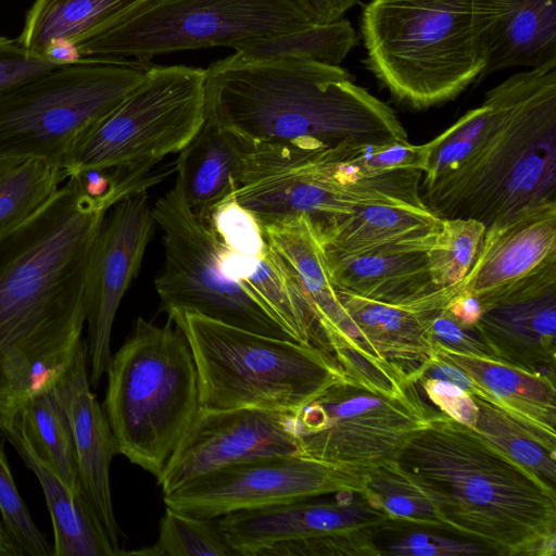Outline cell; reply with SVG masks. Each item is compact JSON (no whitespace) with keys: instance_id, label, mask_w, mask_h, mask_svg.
I'll return each mask as SVG.
<instances>
[{"instance_id":"7402d4cb","label":"cell","mask_w":556,"mask_h":556,"mask_svg":"<svg viewBox=\"0 0 556 556\" xmlns=\"http://www.w3.org/2000/svg\"><path fill=\"white\" fill-rule=\"evenodd\" d=\"M552 261H556V203L485 227L477 258L459 282L460 293L479 303Z\"/></svg>"},{"instance_id":"cb8c5ba5","label":"cell","mask_w":556,"mask_h":556,"mask_svg":"<svg viewBox=\"0 0 556 556\" xmlns=\"http://www.w3.org/2000/svg\"><path fill=\"white\" fill-rule=\"evenodd\" d=\"M435 356L460 369L488 399L544 441L556 444L555 378L494 356L464 353L434 342ZM478 396V395H477Z\"/></svg>"},{"instance_id":"5b68a950","label":"cell","mask_w":556,"mask_h":556,"mask_svg":"<svg viewBox=\"0 0 556 556\" xmlns=\"http://www.w3.org/2000/svg\"><path fill=\"white\" fill-rule=\"evenodd\" d=\"M501 0H369L366 64L400 103L426 110L483 76Z\"/></svg>"},{"instance_id":"b9f144b4","label":"cell","mask_w":556,"mask_h":556,"mask_svg":"<svg viewBox=\"0 0 556 556\" xmlns=\"http://www.w3.org/2000/svg\"><path fill=\"white\" fill-rule=\"evenodd\" d=\"M417 384L421 386L438 410L464 425L475 427L478 408L470 393L455 383L429 377H421Z\"/></svg>"},{"instance_id":"f35d334b","label":"cell","mask_w":556,"mask_h":556,"mask_svg":"<svg viewBox=\"0 0 556 556\" xmlns=\"http://www.w3.org/2000/svg\"><path fill=\"white\" fill-rule=\"evenodd\" d=\"M0 515L14 555L51 556L52 547L35 525L14 482L0 440Z\"/></svg>"},{"instance_id":"ba28073f","label":"cell","mask_w":556,"mask_h":556,"mask_svg":"<svg viewBox=\"0 0 556 556\" xmlns=\"http://www.w3.org/2000/svg\"><path fill=\"white\" fill-rule=\"evenodd\" d=\"M151 64L79 59L0 93V160L37 159L64 169L79 142Z\"/></svg>"},{"instance_id":"4fadbf2b","label":"cell","mask_w":556,"mask_h":556,"mask_svg":"<svg viewBox=\"0 0 556 556\" xmlns=\"http://www.w3.org/2000/svg\"><path fill=\"white\" fill-rule=\"evenodd\" d=\"M163 231L164 267L154 280L163 312L187 311L256 333L293 339L222 266V243L191 212L176 179L152 206ZM296 341V340H295Z\"/></svg>"},{"instance_id":"d590c367","label":"cell","mask_w":556,"mask_h":556,"mask_svg":"<svg viewBox=\"0 0 556 556\" xmlns=\"http://www.w3.org/2000/svg\"><path fill=\"white\" fill-rule=\"evenodd\" d=\"M485 225L472 218H443L427 252L428 270L435 287L459 283L479 253Z\"/></svg>"},{"instance_id":"8d00e7d4","label":"cell","mask_w":556,"mask_h":556,"mask_svg":"<svg viewBox=\"0 0 556 556\" xmlns=\"http://www.w3.org/2000/svg\"><path fill=\"white\" fill-rule=\"evenodd\" d=\"M367 492L391 519L428 529H441L434 508L396 460L368 472Z\"/></svg>"},{"instance_id":"52a82bcc","label":"cell","mask_w":556,"mask_h":556,"mask_svg":"<svg viewBox=\"0 0 556 556\" xmlns=\"http://www.w3.org/2000/svg\"><path fill=\"white\" fill-rule=\"evenodd\" d=\"M199 377L200 408L296 413L345 371L327 351L235 327L199 313L170 311Z\"/></svg>"},{"instance_id":"e0dca14e","label":"cell","mask_w":556,"mask_h":556,"mask_svg":"<svg viewBox=\"0 0 556 556\" xmlns=\"http://www.w3.org/2000/svg\"><path fill=\"white\" fill-rule=\"evenodd\" d=\"M156 223L147 191L108 212L98 240L88 290L89 383L97 388L111 359L113 323L124 294L137 276Z\"/></svg>"},{"instance_id":"e575fe53","label":"cell","mask_w":556,"mask_h":556,"mask_svg":"<svg viewBox=\"0 0 556 556\" xmlns=\"http://www.w3.org/2000/svg\"><path fill=\"white\" fill-rule=\"evenodd\" d=\"M123 555L237 556L222 532L217 518L207 519L165 506L159 536L151 546Z\"/></svg>"},{"instance_id":"1f68e13d","label":"cell","mask_w":556,"mask_h":556,"mask_svg":"<svg viewBox=\"0 0 556 556\" xmlns=\"http://www.w3.org/2000/svg\"><path fill=\"white\" fill-rule=\"evenodd\" d=\"M356 45V33L346 18L313 23L290 33L243 42L235 53L252 60L299 59L341 65Z\"/></svg>"},{"instance_id":"ac0fdd59","label":"cell","mask_w":556,"mask_h":556,"mask_svg":"<svg viewBox=\"0 0 556 556\" xmlns=\"http://www.w3.org/2000/svg\"><path fill=\"white\" fill-rule=\"evenodd\" d=\"M294 415L262 408H200L156 478L163 495L227 465L262 456L301 454Z\"/></svg>"},{"instance_id":"8992f818","label":"cell","mask_w":556,"mask_h":556,"mask_svg":"<svg viewBox=\"0 0 556 556\" xmlns=\"http://www.w3.org/2000/svg\"><path fill=\"white\" fill-rule=\"evenodd\" d=\"M105 374L102 408L118 454L159 478L200 410L186 337L169 318L157 326L138 317Z\"/></svg>"},{"instance_id":"d6986e66","label":"cell","mask_w":556,"mask_h":556,"mask_svg":"<svg viewBox=\"0 0 556 556\" xmlns=\"http://www.w3.org/2000/svg\"><path fill=\"white\" fill-rule=\"evenodd\" d=\"M478 304L472 327L494 357L555 378L556 261Z\"/></svg>"},{"instance_id":"74e56055","label":"cell","mask_w":556,"mask_h":556,"mask_svg":"<svg viewBox=\"0 0 556 556\" xmlns=\"http://www.w3.org/2000/svg\"><path fill=\"white\" fill-rule=\"evenodd\" d=\"M490 117V108L480 106L466 112L439 136L426 142L427 166L420 188L455 170L481 141Z\"/></svg>"},{"instance_id":"f6af8a7d","label":"cell","mask_w":556,"mask_h":556,"mask_svg":"<svg viewBox=\"0 0 556 556\" xmlns=\"http://www.w3.org/2000/svg\"><path fill=\"white\" fill-rule=\"evenodd\" d=\"M10 555H14V552L0 520V556Z\"/></svg>"},{"instance_id":"44dd1931","label":"cell","mask_w":556,"mask_h":556,"mask_svg":"<svg viewBox=\"0 0 556 556\" xmlns=\"http://www.w3.org/2000/svg\"><path fill=\"white\" fill-rule=\"evenodd\" d=\"M52 390L71 425L79 488L99 516L113 545L123 551L119 547L122 531L114 515L110 482L111 464L118 452L102 405L91 391L86 342Z\"/></svg>"},{"instance_id":"2e32d148","label":"cell","mask_w":556,"mask_h":556,"mask_svg":"<svg viewBox=\"0 0 556 556\" xmlns=\"http://www.w3.org/2000/svg\"><path fill=\"white\" fill-rule=\"evenodd\" d=\"M372 367L389 382L417 383L435 357L431 325L459 293V283L383 302L338 289Z\"/></svg>"},{"instance_id":"d4e9b609","label":"cell","mask_w":556,"mask_h":556,"mask_svg":"<svg viewBox=\"0 0 556 556\" xmlns=\"http://www.w3.org/2000/svg\"><path fill=\"white\" fill-rule=\"evenodd\" d=\"M434 237L354 254L325 249L332 281L338 289L383 302L437 288L431 282L427 263V252Z\"/></svg>"},{"instance_id":"4dcf8cb0","label":"cell","mask_w":556,"mask_h":556,"mask_svg":"<svg viewBox=\"0 0 556 556\" xmlns=\"http://www.w3.org/2000/svg\"><path fill=\"white\" fill-rule=\"evenodd\" d=\"M15 410L37 456L59 475L72 492L80 493L71 425L53 390L28 397Z\"/></svg>"},{"instance_id":"f546056e","label":"cell","mask_w":556,"mask_h":556,"mask_svg":"<svg viewBox=\"0 0 556 556\" xmlns=\"http://www.w3.org/2000/svg\"><path fill=\"white\" fill-rule=\"evenodd\" d=\"M442 219L428 208L368 205L321 235L327 251L354 254L434 237Z\"/></svg>"},{"instance_id":"ab89813d","label":"cell","mask_w":556,"mask_h":556,"mask_svg":"<svg viewBox=\"0 0 556 556\" xmlns=\"http://www.w3.org/2000/svg\"><path fill=\"white\" fill-rule=\"evenodd\" d=\"M410 525V523H409ZM408 525L401 520L390 519L378 530L377 535L387 536L377 542L380 555L413 556H465L490 554L481 545L466 539H453L428 528ZM376 535V536H377Z\"/></svg>"},{"instance_id":"4316f807","label":"cell","mask_w":556,"mask_h":556,"mask_svg":"<svg viewBox=\"0 0 556 556\" xmlns=\"http://www.w3.org/2000/svg\"><path fill=\"white\" fill-rule=\"evenodd\" d=\"M220 256L225 274L258 301L294 340L327 351L295 277L267 240L252 252L233 251L222 243Z\"/></svg>"},{"instance_id":"83f0119b","label":"cell","mask_w":556,"mask_h":556,"mask_svg":"<svg viewBox=\"0 0 556 556\" xmlns=\"http://www.w3.org/2000/svg\"><path fill=\"white\" fill-rule=\"evenodd\" d=\"M150 1L35 0L16 40L34 54L71 62L72 49L84 38Z\"/></svg>"},{"instance_id":"d6a6232c","label":"cell","mask_w":556,"mask_h":556,"mask_svg":"<svg viewBox=\"0 0 556 556\" xmlns=\"http://www.w3.org/2000/svg\"><path fill=\"white\" fill-rule=\"evenodd\" d=\"M67 177L63 168L41 160H0V235L38 211Z\"/></svg>"},{"instance_id":"9a60e30c","label":"cell","mask_w":556,"mask_h":556,"mask_svg":"<svg viewBox=\"0 0 556 556\" xmlns=\"http://www.w3.org/2000/svg\"><path fill=\"white\" fill-rule=\"evenodd\" d=\"M390 516L366 492L343 491L217 518L237 556H256L281 541L334 538L352 544L359 555H380L379 528Z\"/></svg>"},{"instance_id":"836d02e7","label":"cell","mask_w":556,"mask_h":556,"mask_svg":"<svg viewBox=\"0 0 556 556\" xmlns=\"http://www.w3.org/2000/svg\"><path fill=\"white\" fill-rule=\"evenodd\" d=\"M472 399L478 408L473 429L547 483L556 486V444H551L534 434L494 402L477 395H472Z\"/></svg>"},{"instance_id":"9c48e42d","label":"cell","mask_w":556,"mask_h":556,"mask_svg":"<svg viewBox=\"0 0 556 556\" xmlns=\"http://www.w3.org/2000/svg\"><path fill=\"white\" fill-rule=\"evenodd\" d=\"M314 22L294 0H152L91 33L70 60L151 64L161 54L243 42L305 28Z\"/></svg>"},{"instance_id":"8fae6325","label":"cell","mask_w":556,"mask_h":556,"mask_svg":"<svg viewBox=\"0 0 556 556\" xmlns=\"http://www.w3.org/2000/svg\"><path fill=\"white\" fill-rule=\"evenodd\" d=\"M416 387L391 390L345 372L295 413L300 453L365 475L396 460L431 410Z\"/></svg>"},{"instance_id":"30bf717a","label":"cell","mask_w":556,"mask_h":556,"mask_svg":"<svg viewBox=\"0 0 556 556\" xmlns=\"http://www.w3.org/2000/svg\"><path fill=\"white\" fill-rule=\"evenodd\" d=\"M205 75L201 67L151 64L75 148L67 176L115 168L151 173L178 153L206 119Z\"/></svg>"},{"instance_id":"5bb4252c","label":"cell","mask_w":556,"mask_h":556,"mask_svg":"<svg viewBox=\"0 0 556 556\" xmlns=\"http://www.w3.org/2000/svg\"><path fill=\"white\" fill-rule=\"evenodd\" d=\"M368 475L302 454L262 456L201 475L164 495L165 506L216 519L343 491H367Z\"/></svg>"},{"instance_id":"484cf974","label":"cell","mask_w":556,"mask_h":556,"mask_svg":"<svg viewBox=\"0 0 556 556\" xmlns=\"http://www.w3.org/2000/svg\"><path fill=\"white\" fill-rule=\"evenodd\" d=\"M250 146L244 137L206 117L178 152L176 179L187 205L203 224L208 225L215 210L230 200Z\"/></svg>"},{"instance_id":"7a4b0ae2","label":"cell","mask_w":556,"mask_h":556,"mask_svg":"<svg viewBox=\"0 0 556 556\" xmlns=\"http://www.w3.org/2000/svg\"><path fill=\"white\" fill-rule=\"evenodd\" d=\"M205 71L206 117L252 143L350 159L371 147L408 141L395 112L341 65L233 53Z\"/></svg>"},{"instance_id":"7bdbcfd3","label":"cell","mask_w":556,"mask_h":556,"mask_svg":"<svg viewBox=\"0 0 556 556\" xmlns=\"http://www.w3.org/2000/svg\"><path fill=\"white\" fill-rule=\"evenodd\" d=\"M448 305L432 320L434 342L464 353L493 356L473 327L458 320Z\"/></svg>"},{"instance_id":"f1b7e54d","label":"cell","mask_w":556,"mask_h":556,"mask_svg":"<svg viewBox=\"0 0 556 556\" xmlns=\"http://www.w3.org/2000/svg\"><path fill=\"white\" fill-rule=\"evenodd\" d=\"M556 64V0H501L483 76Z\"/></svg>"},{"instance_id":"277c9868","label":"cell","mask_w":556,"mask_h":556,"mask_svg":"<svg viewBox=\"0 0 556 556\" xmlns=\"http://www.w3.org/2000/svg\"><path fill=\"white\" fill-rule=\"evenodd\" d=\"M483 102L490 117L477 148L420 194L441 219L488 227L556 203V64L510 75Z\"/></svg>"},{"instance_id":"ffe728a7","label":"cell","mask_w":556,"mask_h":556,"mask_svg":"<svg viewBox=\"0 0 556 556\" xmlns=\"http://www.w3.org/2000/svg\"><path fill=\"white\" fill-rule=\"evenodd\" d=\"M266 240L286 262L315 317L327 351L344 371L367 382L383 379L364 354L328 267L320 232L307 216L262 226Z\"/></svg>"},{"instance_id":"6da1fadb","label":"cell","mask_w":556,"mask_h":556,"mask_svg":"<svg viewBox=\"0 0 556 556\" xmlns=\"http://www.w3.org/2000/svg\"><path fill=\"white\" fill-rule=\"evenodd\" d=\"M109 211L86 174H73L0 235L1 412L51 390L85 342L91 267Z\"/></svg>"},{"instance_id":"ee69618b","label":"cell","mask_w":556,"mask_h":556,"mask_svg":"<svg viewBox=\"0 0 556 556\" xmlns=\"http://www.w3.org/2000/svg\"><path fill=\"white\" fill-rule=\"evenodd\" d=\"M314 23H331L344 17L359 0H294Z\"/></svg>"},{"instance_id":"60d3db41","label":"cell","mask_w":556,"mask_h":556,"mask_svg":"<svg viewBox=\"0 0 556 556\" xmlns=\"http://www.w3.org/2000/svg\"><path fill=\"white\" fill-rule=\"evenodd\" d=\"M62 63L65 62L29 52L16 39L0 36V93Z\"/></svg>"},{"instance_id":"7c38bea8","label":"cell","mask_w":556,"mask_h":556,"mask_svg":"<svg viewBox=\"0 0 556 556\" xmlns=\"http://www.w3.org/2000/svg\"><path fill=\"white\" fill-rule=\"evenodd\" d=\"M230 199L261 226L304 215L324 233L356 208L376 204L380 191L374 176L337 153L251 142Z\"/></svg>"},{"instance_id":"3957f363","label":"cell","mask_w":556,"mask_h":556,"mask_svg":"<svg viewBox=\"0 0 556 556\" xmlns=\"http://www.w3.org/2000/svg\"><path fill=\"white\" fill-rule=\"evenodd\" d=\"M396 462L442 530L490 554L555 555V486L473 428L431 408Z\"/></svg>"},{"instance_id":"603a6c76","label":"cell","mask_w":556,"mask_h":556,"mask_svg":"<svg viewBox=\"0 0 556 556\" xmlns=\"http://www.w3.org/2000/svg\"><path fill=\"white\" fill-rule=\"evenodd\" d=\"M0 437L21 456L43 492L53 528V556H118L96 510L33 450L16 410H0Z\"/></svg>"}]
</instances>
